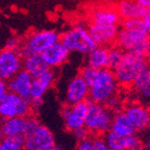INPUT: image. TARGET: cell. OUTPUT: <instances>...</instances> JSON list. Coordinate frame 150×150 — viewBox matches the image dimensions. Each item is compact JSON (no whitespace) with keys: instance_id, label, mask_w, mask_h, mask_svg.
I'll return each mask as SVG.
<instances>
[{"instance_id":"cell-1","label":"cell","mask_w":150,"mask_h":150,"mask_svg":"<svg viewBox=\"0 0 150 150\" xmlns=\"http://www.w3.org/2000/svg\"><path fill=\"white\" fill-rule=\"evenodd\" d=\"M89 101L95 103H104L116 94L119 84L112 69H99L96 77L89 86Z\"/></svg>"},{"instance_id":"cell-2","label":"cell","mask_w":150,"mask_h":150,"mask_svg":"<svg viewBox=\"0 0 150 150\" xmlns=\"http://www.w3.org/2000/svg\"><path fill=\"white\" fill-rule=\"evenodd\" d=\"M147 63V59L143 53L124 52L121 62L112 69L118 84L125 88L131 87L139 71Z\"/></svg>"},{"instance_id":"cell-3","label":"cell","mask_w":150,"mask_h":150,"mask_svg":"<svg viewBox=\"0 0 150 150\" xmlns=\"http://www.w3.org/2000/svg\"><path fill=\"white\" fill-rule=\"evenodd\" d=\"M59 35L53 29H44V30H35L28 33L19 46L18 51L23 57L33 53H42L53 44L59 41Z\"/></svg>"},{"instance_id":"cell-4","label":"cell","mask_w":150,"mask_h":150,"mask_svg":"<svg viewBox=\"0 0 150 150\" xmlns=\"http://www.w3.org/2000/svg\"><path fill=\"white\" fill-rule=\"evenodd\" d=\"M114 112L102 103H95L89 101L84 127L89 134L101 136L110 129Z\"/></svg>"},{"instance_id":"cell-5","label":"cell","mask_w":150,"mask_h":150,"mask_svg":"<svg viewBox=\"0 0 150 150\" xmlns=\"http://www.w3.org/2000/svg\"><path fill=\"white\" fill-rule=\"evenodd\" d=\"M59 42L70 52L88 54L97 46L83 24H76L59 37Z\"/></svg>"},{"instance_id":"cell-6","label":"cell","mask_w":150,"mask_h":150,"mask_svg":"<svg viewBox=\"0 0 150 150\" xmlns=\"http://www.w3.org/2000/svg\"><path fill=\"white\" fill-rule=\"evenodd\" d=\"M30 108L31 104L28 99L7 92L0 102V118L4 120L13 117H27Z\"/></svg>"},{"instance_id":"cell-7","label":"cell","mask_w":150,"mask_h":150,"mask_svg":"<svg viewBox=\"0 0 150 150\" xmlns=\"http://www.w3.org/2000/svg\"><path fill=\"white\" fill-rule=\"evenodd\" d=\"M147 35V31H130L120 27L114 45L118 46L124 52L144 54Z\"/></svg>"},{"instance_id":"cell-8","label":"cell","mask_w":150,"mask_h":150,"mask_svg":"<svg viewBox=\"0 0 150 150\" xmlns=\"http://www.w3.org/2000/svg\"><path fill=\"white\" fill-rule=\"evenodd\" d=\"M88 108H89L88 100L75 103L72 105L66 104V106H64L61 114L68 130L73 132L76 129L84 126Z\"/></svg>"},{"instance_id":"cell-9","label":"cell","mask_w":150,"mask_h":150,"mask_svg":"<svg viewBox=\"0 0 150 150\" xmlns=\"http://www.w3.org/2000/svg\"><path fill=\"white\" fill-rule=\"evenodd\" d=\"M23 59L18 50L4 48L0 51V78L8 80L22 69Z\"/></svg>"},{"instance_id":"cell-10","label":"cell","mask_w":150,"mask_h":150,"mask_svg":"<svg viewBox=\"0 0 150 150\" xmlns=\"http://www.w3.org/2000/svg\"><path fill=\"white\" fill-rule=\"evenodd\" d=\"M123 112L136 131H144L150 124V110L143 103L130 102L123 108Z\"/></svg>"},{"instance_id":"cell-11","label":"cell","mask_w":150,"mask_h":150,"mask_svg":"<svg viewBox=\"0 0 150 150\" xmlns=\"http://www.w3.org/2000/svg\"><path fill=\"white\" fill-rule=\"evenodd\" d=\"M89 84L79 74L74 76L67 84L65 91V102L68 105L82 102L89 99Z\"/></svg>"},{"instance_id":"cell-12","label":"cell","mask_w":150,"mask_h":150,"mask_svg":"<svg viewBox=\"0 0 150 150\" xmlns=\"http://www.w3.org/2000/svg\"><path fill=\"white\" fill-rule=\"evenodd\" d=\"M89 20L91 24L97 25H120L122 18L116 6L99 5L91 11Z\"/></svg>"},{"instance_id":"cell-13","label":"cell","mask_w":150,"mask_h":150,"mask_svg":"<svg viewBox=\"0 0 150 150\" xmlns=\"http://www.w3.org/2000/svg\"><path fill=\"white\" fill-rule=\"evenodd\" d=\"M119 28L120 25H97L90 23L88 30L96 45L110 47L115 44Z\"/></svg>"},{"instance_id":"cell-14","label":"cell","mask_w":150,"mask_h":150,"mask_svg":"<svg viewBox=\"0 0 150 150\" xmlns=\"http://www.w3.org/2000/svg\"><path fill=\"white\" fill-rule=\"evenodd\" d=\"M33 76L27 71L21 69L18 73L6 80L7 90L8 92L16 94L18 96L29 100L31 91V83H33Z\"/></svg>"},{"instance_id":"cell-15","label":"cell","mask_w":150,"mask_h":150,"mask_svg":"<svg viewBox=\"0 0 150 150\" xmlns=\"http://www.w3.org/2000/svg\"><path fill=\"white\" fill-rule=\"evenodd\" d=\"M104 140L110 150H127L142 146L141 139L136 134L120 136L108 130L106 134H104Z\"/></svg>"},{"instance_id":"cell-16","label":"cell","mask_w":150,"mask_h":150,"mask_svg":"<svg viewBox=\"0 0 150 150\" xmlns=\"http://www.w3.org/2000/svg\"><path fill=\"white\" fill-rule=\"evenodd\" d=\"M54 80H55V73L51 68L33 77L29 101L35 100V99H43L45 94L53 86Z\"/></svg>"},{"instance_id":"cell-17","label":"cell","mask_w":150,"mask_h":150,"mask_svg":"<svg viewBox=\"0 0 150 150\" xmlns=\"http://www.w3.org/2000/svg\"><path fill=\"white\" fill-rule=\"evenodd\" d=\"M41 54L49 68H56L68 61L70 51L59 41L49 48H47Z\"/></svg>"},{"instance_id":"cell-18","label":"cell","mask_w":150,"mask_h":150,"mask_svg":"<svg viewBox=\"0 0 150 150\" xmlns=\"http://www.w3.org/2000/svg\"><path fill=\"white\" fill-rule=\"evenodd\" d=\"M132 89L142 100L150 101V63L142 67L137 74L134 82L131 84Z\"/></svg>"},{"instance_id":"cell-19","label":"cell","mask_w":150,"mask_h":150,"mask_svg":"<svg viewBox=\"0 0 150 150\" xmlns=\"http://www.w3.org/2000/svg\"><path fill=\"white\" fill-rule=\"evenodd\" d=\"M116 7L122 19L142 18L147 12V8L142 6L137 0H119Z\"/></svg>"},{"instance_id":"cell-20","label":"cell","mask_w":150,"mask_h":150,"mask_svg":"<svg viewBox=\"0 0 150 150\" xmlns=\"http://www.w3.org/2000/svg\"><path fill=\"white\" fill-rule=\"evenodd\" d=\"M22 69L27 71L33 77H35V76L42 74V73H44L45 71H47L50 68L45 63L42 54L33 53L30 55L26 56V57H23Z\"/></svg>"},{"instance_id":"cell-21","label":"cell","mask_w":150,"mask_h":150,"mask_svg":"<svg viewBox=\"0 0 150 150\" xmlns=\"http://www.w3.org/2000/svg\"><path fill=\"white\" fill-rule=\"evenodd\" d=\"M30 134H33V139H35V146H37L35 150H50L55 145L53 134L48 127L44 125L39 124L35 131Z\"/></svg>"},{"instance_id":"cell-22","label":"cell","mask_w":150,"mask_h":150,"mask_svg":"<svg viewBox=\"0 0 150 150\" xmlns=\"http://www.w3.org/2000/svg\"><path fill=\"white\" fill-rule=\"evenodd\" d=\"M87 55L88 66L95 69L108 68V47L97 45Z\"/></svg>"},{"instance_id":"cell-23","label":"cell","mask_w":150,"mask_h":150,"mask_svg":"<svg viewBox=\"0 0 150 150\" xmlns=\"http://www.w3.org/2000/svg\"><path fill=\"white\" fill-rule=\"evenodd\" d=\"M26 128V117H13L4 119L1 124L3 137L23 136Z\"/></svg>"},{"instance_id":"cell-24","label":"cell","mask_w":150,"mask_h":150,"mask_svg":"<svg viewBox=\"0 0 150 150\" xmlns=\"http://www.w3.org/2000/svg\"><path fill=\"white\" fill-rule=\"evenodd\" d=\"M110 130L120 136H129V134H136L134 126L131 125L130 121L126 117L124 112H117L112 116Z\"/></svg>"},{"instance_id":"cell-25","label":"cell","mask_w":150,"mask_h":150,"mask_svg":"<svg viewBox=\"0 0 150 150\" xmlns=\"http://www.w3.org/2000/svg\"><path fill=\"white\" fill-rule=\"evenodd\" d=\"M0 150H23V136L4 137L0 141Z\"/></svg>"},{"instance_id":"cell-26","label":"cell","mask_w":150,"mask_h":150,"mask_svg":"<svg viewBox=\"0 0 150 150\" xmlns=\"http://www.w3.org/2000/svg\"><path fill=\"white\" fill-rule=\"evenodd\" d=\"M120 27L130 31H147L145 26H144L143 21H142V18L122 19L121 23H120Z\"/></svg>"},{"instance_id":"cell-27","label":"cell","mask_w":150,"mask_h":150,"mask_svg":"<svg viewBox=\"0 0 150 150\" xmlns=\"http://www.w3.org/2000/svg\"><path fill=\"white\" fill-rule=\"evenodd\" d=\"M124 51L116 45L108 47V69H114L121 62Z\"/></svg>"},{"instance_id":"cell-28","label":"cell","mask_w":150,"mask_h":150,"mask_svg":"<svg viewBox=\"0 0 150 150\" xmlns=\"http://www.w3.org/2000/svg\"><path fill=\"white\" fill-rule=\"evenodd\" d=\"M104 104H105L110 110H112V112H120L122 106H123V102H122V99H121V97L119 96L118 92L116 94H114L110 98H108V101H106Z\"/></svg>"},{"instance_id":"cell-29","label":"cell","mask_w":150,"mask_h":150,"mask_svg":"<svg viewBox=\"0 0 150 150\" xmlns=\"http://www.w3.org/2000/svg\"><path fill=\"white\" fill-rule=\"evenodd\" d=\"M92 150H110V147L106 144L104 138L97 137L93 139V144H92Z\"/></svg>"},{"instance_id":"cell-30","label":"cell","mask_w":150,"mask_h":150,"mask_svg":"<svg viewBox=\"0 0 150 150\" xmlns=\"http://www.w3.org/2000/svg\"><path fill=\"white\" fill-rule=\"evenodd\" d=\"M21 39H19L16 35H12L9 37L6 41V44H5V48H8V49H14L18 50L19 46L21 44Z\"/></svg>"},{"instance_id":"cell-31","label":"cell","mask_w":150,"mask_h":150,"mask_svg":"<svg viewBox=\"0 0 150 150\" xmlns=\"http://www.w3.org/2000/svg\"><path fill=\"white\" fill-rule=\"evenodd\" d=\"M92 144H93V139H90L89 137L82 139L78 141L76 150H92Z\"/></svg>"},{"instance_id":"cell-32","label":"cell","mask_w":150,"mask_h":150,"mask_svg":"<svg viewBox=\"0 0 150 150\" xmlns=\"http://www.w3.org/2000/svg\"><path fill=\"white\" fill-rule=\"evenodd\" d=\"M73 134H74V137L77 139L78 141L82 140V139H86L89 137V131L87 130L86 127H80V128L76 129V130L73 131Z\"/></svg>"},{"instance_id":"cell-33","label":"cell","mask_w":150,"mask_h":150,"mask_svg":"<svg viewBox=\"0 0 150 150\" xmlns=\"http://www.w3.org/2000/svg\"><path fill=\"white\" fill-rule=\"evenodd\" d=\"M144 139H143V146L144 150H150V126L144 130Z\"/></svg>"},{"instance_id":"cell-34","label":"cell","mask_w":150,"mask_h":150,"mask_svg":"<svg viewBox=\"0 0 150 150\" xmlns=\"http://www.w3.org/2000/svg\"><path fill=\"white\" fill-rule=\"evenodd\" d=\"M7 92H8V90H7L6 80L0 78V102H1V100L3 99V97L5 96V94H6Z\"/></svg>"},{"instance_id":"cell-35","label":"cell","mask_w":150,"mask_h":150,"mask_svg":"<svg viewBox=\"0 0 150 150\" xmlns=\"http://www.w3.org/2000/svg\"><path fill=\"white\" fill-rule=\"evenodd\" d=\"M144 55L147 59V61L150 63V33H148L147 39L145 43V50H144Z\"/></svg>"},{"instance_id":"cell-36","label":"cell","mask_w":150,"mask_h":150,"mask_svg":"<svg viewBox=\"0 0 150 150\" xmlns=\"http://www.w3.org/2000/svg\"><path fill=\"white\" fill-rule=\"evenodd\" d=\"M142 21H143L146 30H147L148 33H150V11H147V12L145 13V15L142 17Z\"/></svg>"},{"instance_id":"cell-37","label":"cell","mask_w":150,"mask_h":150,"mask_svg":"<svg viewBox=\"0 0 150 150\" xmlns=\"http://www.w3.org/2000/svg\"><path fill=\"white\" fill-rule=\"evenodd\" d=\"M137 1H138L142 6H144L145 8H147V11L150 7V0H137Z\"/></svg>"},{"instance_id":"cell-38","label":"cell","mask_w":150,"mask_h":150,"mask_svg":"<svg viewBox=\"0 0 150 150\" xmlns=\"http://www.w3.org/2000/svg\"><path fill=\"white\" fill-rule=\"evenodd\" d=\"M127 150H144V148L142 147V146H140V147H137V148H132V149H127Z\"/></svg>"},{"instance_id":"cell-39","label":"cell","mask_w":150,"mask_h":150,"mask_svg":"<svg viewBox=\"0 0 150 150\" xmlns=\"http://www.w3.org/2000/svg\"><path fill=\"white\" fill-rule=\"evenodd\" d=\"M50 150H62V149H61V148L59 147V146L54 145L53 147H52V148H51V149H50Z\"/></svg>"},{"instance_id":"cell-40","label":"cell","mask_w":150,"mask_h":150,"mask_svg":"<svg viewBox=\"0 0 150 150\" xmlns=\"http://www.w3.org/2000/svg\"><path fill=\"white\" fill-rule=\"evenodd\" d=\"M3 138H4V137H3V134H2V129H1V126H0V141L2 140Z\"/></svg>"},{"instance_id":"cell-41","label":"cell","mask_w":150,"mask_h":150,"mask_svg":"<svg viewBox=\"0 0 150 150\" xmlns=\"http://www.w3.org/2000/svg\"><path fill=\"white\" fill-rule=\"evenodd\" d=\"M148 11H150V7H149V8H148Z\"/></svg>"},{"instance_id":"cell-42","label":"cell","mask_w":150,"mask_h":150,"mask_svg":"<svg viewBox=\"0 0 150 150\" xmlns=\"http://www.w3.org/2000/svg\"><path fill=\"white\" fill-rule=\"evenodd\" d=\"M149 126H150V124H149Z\"/></svg>"}]
</instances>
